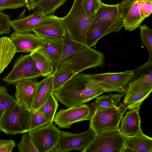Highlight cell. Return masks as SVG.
Returning a JSON list of instances; mask_svg holds the SVG:
<instances>
[{"mask_svg":"<svg viewBox=\"0 0 152 152\" xmlns=\"http://www.w3.org/2000/svg\"><path fill=\"white\" fill-rule=\"evenodd\" d=\"M53 93L52 73L37 82L35 98L31 110L39 109L50 95Z\"/></svg>","mask_w":152,"mask_h":152,"instance_id":"22","label":"cell"},{"mask_svg":"<svg viewBox=\"0 0 152 152\" xmlns=\"http://www.w3.org/2000/svg\"><path fill=\"white\" fill-rule=\"evenodd\" d=\"M124 136L125 148L123 152L152 151V139L143 132L133 137Z\"/></svg>","mask_w":152,"mask_h":152,"instance_id":"21","label":"cell"},{"mask_svg":"<svg viewBox=\"0 0 152 152\" xmlns=\"http://www.w3.org/2000/svg\"><path fill=\"white\" fill-rule=\"evenodd\" d=\"M91 115L90 107L84 104L61 109L55 115L53 121L61 128H69L74 123L89 120Z\"/></svg>","mask_w":152,"mask_h":152,"instance_id":"11","label":"cell"},{"mask_svg":"<svg viewBox=\"0 0 152 152\" xmlns=\"http://www.w3.org/2000/svg\"><path fill=\"white\" fill-rule=\"evenodd\" d=\"M122 96L120 94L110 93L108 95H103L95 98L93 103L88 104L90 108L92 114L95 111L104 109L117 107L122 103L120 102Z\"/></svg>","mask_w":152,"mask_h":152,"instance_id":"27","label":"cell"},{"mask_svg":"<svg viewBox=\"0 0 152 152\" xmlns=\"http://www.w3.org/2000/svg\"><path fill=\"white\" fill-rule=\"evenodd\" d=\"M63 40L62 55L55 69L69 60L71 61L72 68L77 74L87 69L104 66L105 56L103 53L73 40L67 33Z\"/></svg>","mask_w":152,"mask_h":152,"instance_id":"2","label":"cell"},{"mask_svg":"<svg viewBox=\"0 0 152 152\" xmlns=\"http://www.w3.org/2000/svg\"><path fill=\"white\" fill-rule=\"evenodd\" d=\"M15 145L13 140L0 139V152H12Z\"/></svg>","mask_w":152,"mask_h":152,"instance_id":"39","label":"cell"},{"mask_svg":"<svg viewBox=\"0 0 152 152\" xmlns=\"http://www.w3.org/2000/svg\"><path fill=\"white\" fill-rule=\"evenodd\" d=\"M152 91V85L142 84L128 85L123 101L124 104L129 110L140 109L143 102Z\"/></svg>","mask_w":152,"mask_h":152,"instance_id":"16","label":"cell"},{"mask_svg":"<svg viewBox=\"0 0 152 152\" xmlns=\"http://www.w3.org/2000/svg\"><path fill=\"white\" fill-rule=\"evenodd\" d=\"M49 124L44 115L39 109L31 110L30 124V131Z\"/></svg>","mask_w":152,"mask_h":152,"instance_id":"33","label":"cell"},{"mask_svg":"<svg viewBox=\"0 0 152 152\" xmlns=\"http://www.w3.org/2000/svg\"><path fill=\"white\" fill-rule=\"evenodd\" d=\"M25 0H0V11L16 9L25 6Z\"/></svg>","mask_w":152,"mask_h":152,"instance_id":"36","label":"cell"},{"mask_svg":"<svg viewBox=\"0 0 152 152\" xmlns=\"http://www.w3.org/2000/svg\"><path fill=\"white\" fill-rule=\"evenodd\" d=\"M43 41L34 51L42 55L46 60L53 72L57 67L61 58L63 40L48 38H42Z\"/></svg>","mask_w":152,"mask_h":152,"instance_id":"15","label":"cell"},{"mask_svg":"<svg viewBox=\"0 0 152 152\" xmlns=\"http://www.w3.org/2000/svg\"><path fill=\"white\" fill-rule=\"evenodd\" d=\"M139 110L137 109L129 110L122 118L120 129L124 135L133 137L142 132Z\"/></svg>","mask_w":152,"mask_h":152,"instance_id":"20","label":"cell"},{"mask_svg":"<svg viewBox=\"0 0 152 152\" xmlns=\"http://www.w3.org/2000/svg\"><path fill=\"white\" fill-rule=\"evenodd\" d=\"M54 15H45L41 9H38L28 16L23 17L10 20V25L14 31L20 32L33 31L44 21L50 18Z\"/></svg>","mask_w":152,"mask_h":152,"instance_id":"19","label":"cell"},{"mask_svg":"<svg viewBox=\"0 0 152 152\" xmlns=\"http://www.w3.org/2000/svg\"><path fill=\"white\" fill-rule=\"evenodd\" d=\"M68 0H37L32 3L31 10L39 8L45 15H54L55 11Z\"/></svg>","mask_w":152,"mask_h":152,"instance_id":"28","label":"cell"},{"mask_svg":"<svg viewBox=\"0 0 152 152\" xmlns=\"http://www.w3.org/2000/svg\"><path fill=\"white\" fill-rule=\"evenodd\" d=\"M11 20L9 15L0 11V34H9L11 32Z\"/></svg>","mask_w":152,"mask_h":152,"instance_id":"37","label":"cell"},{"mask_svg":"<svg viewBox=\"0 0 152 152\" xmlns=\"http://www.w3.org/2000/svg\"><path fill=\"white\" fill-rule=\"evenodd\" d=\"M139 27L142 44L145 46L148 52V59L152 60V30L145 24L140 25Z\"/></svg>","mask_w":152,"mask_h":152,"instance_id":"32","label":"cell"},{"mask_svg":"<svg viewBox=\"0 0 152 152\" xmlns=\"http://www.w3.org/2000/svg\"><path fill=\"white\" fill-rule=\"evenodd\" d=\"M83 0H74L68 13L61 18L67 33L73 40L86 44L88 29L94 16L87 15L83 6Z\"/></svg>","mask_w":152,"mask_h":152,"instance_id":"3","label":"cell"},{"mask_svg":"<svg viewBox=\"0 0 152 152\" xmlns=\"http://www.w3.org/2000/svg\"><path fill=\"white\" fill-rule=\"evenodd\" d=\"M20 141L17 145L19 152H38L30 137V131L23 133Z\"/></svg>","mask_w":152,"mask_h":152,"instance_id":"34","label":"cell"},{"mask_svg":"<svg viewBox=\"0 0 152 152\" xmlns=\"http://www.w3.org/2000/svg\"><path fill=\"white\" fill-rule=\"evenodd\" d=\"M16 53L10 37L0 38V73L8 66Z\"/></svg>","mask_w":152,"mask_h":152,"instance_id":"25","label":"cell"},{"mask_svg":"<svg viewBox=\"0 0 152 152\" xmlns=\"http://www.w3.org/2000/svg\"><path fill=\"white\" fill-rule=\"evenodd\" d=\"M133 74V70L88 74L90 78L101 86L105 92L116 91L122 94H125Z\"/></svg>","mask_w":152,"mask_h":152,"instance_id":"7","label":"cell"},{"mask_svg":"<svg viewBox=\"0 0 152 152\" xmlns=\"http://www.w3.org/2000/svg\"><path fill=\"white\" fill-rule=\"evenodd\" d=\"M95 135L90 128L83 132L77 134L61 131L59 142L53 152H67L72 150L82 152L93 140Z\"/></svg>","mask_w":152,"mask_h":152,"instance_id":"10","label":"cell"},{"mask_svg":"<svg viewBox=\"0 0 152 152\" xmlns=\"http://www.w3.org/2000/svg\"><path fill=\"white\" fill-rule=\"evenodd\" d=\"M122 27L121 20H105L91 23L86 34V44L92 48L104 36L112 32H119Z\"/></svg>","mask_w":152,"mask_h":152,"instance_id":"13","label":"cell"},{"mask_svg":"<svg viewBox=\"0 0 152 152\" xmlns=\"http://www.w3.org/2000/svg\"><path fill=\"white\" fill-rule=\"evenodd\" d=\"M17 103L15 97L8 93L7 88L0 86V118L6 109Z\"/></svg>","mask_w":152,"mask_h":152,"instance_id":"31","label":"cell"},{"mask_svg":"<svg viewBox=\"0 0 152 152\" xmlns=\"http://www.w3.org/2000/svg\"><path fill=\"white\" fill-rule=\"evenodd\" d=\"M30 54L34 61L36 66L40 72L42 77H46L53 73L52 69L42 55L34 51L31 52Z\"/></svg>","mask_w":152,"mask_h":152,"instance_id":"30","label":"cell"},{"mask_svg":"<svg viewBox=\"0 0 152 152\" xmlns=\"http://www.w3.org/2000/svg\"><path fill=\"white\" fill-rule=\"evenodd\" d=\"M125 148V138L119 128L96 134L82 152H123Z\"/></svg>","mask_w":152,"mask_h":152,"instance_id":"6","label":"cell"},{"mask_svg":"<svg viewBox=\"0 0 152 152\" xmlns=\"http://www.w3.org/2000/svg\"><path fill=\"white\" fill-rule=\"evenodd\" d=\"M102 2L100 0H83V6L85 13L90 16H94Z\"/></svg>","mask_w":152,"mask_h":152,"instance_id":"35","label":"cell"},{"mask_svg":"<svg viewBox=\"0 0 152 152\" xmlns=\"http://www.w3.org/2000/svg\"><path fill=\"white\" fill-rule=\"evenodd\" d=\"M127 108L123 103L118 106L94 111L90 119L89 128L95 134L120 128Z\"/></svg>","mask_w":152,"mask_h":152,"instance_id":"5","label":"cell"},{"mask_svg":"<svg viewBox=\"0 0 152 152\" xmlns=\"http://www.w3.org/2000/svg\"><path fill=\"white\" fill-rule=\"evenodd\" d=\"M133 70V75L128 85H152V60L148 59Z\"/></svg>","mask_w":152,"mask_h":152,"instance_id":"24","label":"cell"},{"mask_svg":"<svg viewBox=\"0 0 152 152\" xmlns=\"http://www.w3.org/2000/svg\"><path fill=\"white\" fill-rule=\"evenodd\" d=\"M42 77L30 54L21 55L15 61L10 72L2 80L8 84L15 85L25 80L37 78Z\"/></svg>","mask_w":152,"mask_h":152,"instance_id":"8","label":"cell"},{"mask_svg":"<svg viewBox=\"0 0 152 152\" xmlns=\"http://www.w3.org/2000/svg\"><path fill=\"white\" fill-rule=\"evenodd\" d=\"M104 93V89L88 74L80 72L53 94L58 101L69 108L85 104Z\"/></svg>","mask_w":152,"mask_h":152,"instance_id":"1","label":"cell"},{"mask_svg":"<svg viewBox=\"0 0 152 152\" xmlns=\"http://www.w3.org/2000/svg\"><path fill=\"white\" fill-rule=\"evenodd\" d=\"M76 74L72 68L71 60L55 69L52 73L53 92L61 88Z\"/></svg>","mask_w":152,"mask_h":152,"instance_id":"23","label":"cell"},{"mask_svg":"<svg viewBox=\"0 0 152 152\" xmlns=\"http://www.w3.org/2000/svg\"><path fill=\"white\" fill-rule=\"evenodd\" d=\"M28 6L26 7L28 9L30 10H31V4L32 2L34 1V0H28Z\"/></svg>","mask_w":152,"mask_h":152,"instance_id":"40","label":"cell"},{"mask_svg":"<svg viewBox=\"0 0 152 152\" xmlns=\"http://www.w3.org/2000/svg\"><path fill=\"white\" fill-rule=\"evenodd\" d=\"M10 38L17 53H27L34 52L43 41L42 38L30 32L14 31L11 34Z\"/></svg>","mask_w":152,"mask_h":152,"instance_id":"17","label":"cell"},{"mask_svg":"<svg viewBox=\"0 0 152 152\" xmlns=\"http://www.w3.org/2000/svg\"><path fill=\"white\" fill-rule=\"evenodd\" d=\"M61 131L51 123L30 131V135L38 152H53L59 142Z\"/></svg>","mask_w":152,"mask_h":152,"instance_id":"9","label":"cell"},{"mask_svg":"<svg viewBox=\"0 0 152 152\" xmlns=\"http://www.w3.org/2000/svg\"><path fill=\"white\" fill-rule=\"evenodd\" d=\"M123 27L130 32L139 27L146 18L142 14L140 0H127L119 4Z\"/></svg>","mask_w":152,"mask_h":152,"instance_id":"12","label":"cell"},{"mask_svg":"<svg viewBox=\"0 0 152 152\" xmlns=\"http://www.w3.org/2000/svg\"><path fill=\"white\" fill-rule=\"evenodd\" d=\"M41 38L62 39L67 33L61 18L53 15L42 22L33 31Z\"/></svg>","mask_w":152,"mask_h":152,"instance_id":"14","label":"cell"},{"mask_svg":"<svg viewBox=\"0 0 152 152\" xmlns=\"http://www.w3.org/2000/svg\"><path fill=\"white\" fill-rule=\"evenodd\" d=\"M37 78L22 80L15 85V98L18 103L31 110L37 88Z\"/></svg>","mask_w":152,"mask_h":152,"instance_id":"18","label":"cell"},{"mask_svg":"<svg viewBox=\"0 0 152 152\" xmlns=\"http://www.w3.org/2000/svg\"><path fill=\"white\" fill-rule=\"evenodd\" d=\"M25 0L26 1V4L25 6L26 7L28 5V0Z\"/></svg>","mask_w":152,"mask_h":152,"instance_id":"41","label":"cell"},{"mask_svg":"<svg viewBox=\"0 0 152 152\" xmlns=\"http://www.w3.org/2000/svg\"><path fill=\"white\" fill-rule=\"evenodd\" d=\"M59 105L57 100L51 94L39 109L48 119L49 124L53 123Z\"/></svg>","mask_w":152,"mask_h":152,"instance_id":"29","label":"cell"},{"mask_svg":"<svg viewBox=\"0 0 152 152\" xmlns=\"http://www.w3.org/2000/svg\"><path fill=\"white\" fill-rule=\"evenodd\" d=\"M31 113L18 103L8 108L0 118V132L14 135L30 131Z\"/></svg>","mask_w":152,"mask_h":152,"instance_id":"4","label":"cell"},{"mask_svg":"<svg viewBox=\"0 0 152 152\" xmlns=\"http://www.w3.org/2000/svg\"><path fill=\"white\" fill-rule=\"evenodd\" d=\"M119 4L109 5L102 2L91 23L105 20H121Z\"/></svg>","mask_w":152,"mask_h":152,"instance_id":"26","label":"cell"},{"mask_svg":"<svg viewBox=\"0 0 152 152\" xmlns=\"http://www.w3.org/2000/svg\"><path fill=\"white\" fill-rule=\"evenodd\" d=\"M140 4L142 14L146 18L152 12V0H140Z\"/></svg>","mask_w":152,"mask_h":152,"instance_id":"38","label":"cell"},{"mask_svg":"<svg viewBox=\"0 0 152 152\" xmlns=\"http://www.w3.org/2000/svg\"><path fill=\"white\" fill-rule=\"evenodd\" d=\"M127 0H122V1L121 2V3H122V2H123L125 1H126Z\"/></svg>","mask_w":152,"mask_h":152,"instance_id":"42","label":"cell"}]
</instances>
